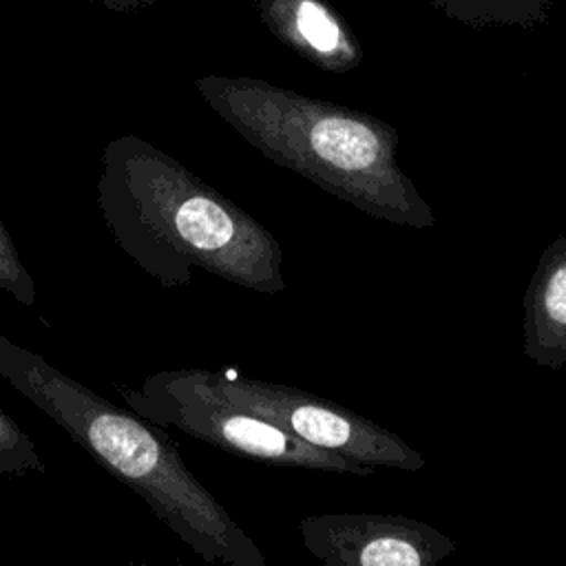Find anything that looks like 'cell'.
Returning <instances> with one entry per match:
<instances>
[{"mask_svg":"<svg viewBox=\"0 0 566 566\" xmlns=\"http://www.w3.org/2000/svg\"><path fill=\"white\" fill-rule=\"evenodd\" d=\"M97 206L117 248L164 287L188 285L195 268L261 294L287 287L276 237L142 137L104 146Z\"/></svg>","mask_w":566,"mask_h":566,"instance_id":"1","label":"cell"},{"mask_svg":"<svg viewBox=\"0 0 566 566\" xmlns=\"http://www.w3.org/2000/svg\"><path fill=\"white\" fill-rule=\"evenodd\" d=\"M0 378L128 486L199 559L268 566L256 542L195 478L161 427L117 407L2 332Z\"/></svg>","mask_w":566,"mask_h":566,"instance_id":"2","label":"cell"},{"mask_svg":"<svg viewBox=\"0 0 566 566\" xmlns=\"http://www.w3.org/2000/svg\"><path fill=\"white\" fill-rule=\"evenodd\" d=\"M208 106L272 164L360 212L405 228H433L436 212L398 161V130L356 108L256 77L203 75Z\"/></svg>","mask_w":566,"mask_h":566,"instance_id":"3","label":"cell"},{"mask_svg":"<svg viewBox=\"0 0 566 566\" xmlns=\"http://www.w3.org/2000/svg\"><path fill=\"white\" fill-rule=\"evenodd\" d=\"M130 411L157 427L177 429L226 453L281 469H314L365 478L374 469L316 449L263 416L230 400L203 367L161 369L137 389L122 391Z\"/></svg>","mask_w":566,"mask_h":566,"instance_id":"4","label":"cell"},{"mask_svg":"<svg viewBox=\"0 0 566 566\" xmlns=\"http://www.w3.org/2000/svg\"><path fill=\"white\" fill-rule=\"evenodd\" d=\"M210 371L217 387L230 400L263 416L305 444L338 453L374 471H420L427 467V458L398 433L329 398L281 382L248 378L232 369Z\"/></svg>","mask_w":566,"mask_h":566,"instance_id":"5","label":"cell"},{"mask_svg":"<svg viewBox=\"0 0 566 566\" xmlns=\"http://www.w3.org/2000/svg\"><path fill=\"white\" fill-rule=\"evenodd\" d=\"M296 528L325 566H440L455 553V542L440 528L405 515L318 513Z\"/></svg>","mask_w":566,"mask_h":566,"instance_id":"6","label":"cell"},{"mask_svg":"<svg viewBox=\"0 0 566 566\" xmlns=\"http://www.w3.org/2000/svg\"><path fill=\"white\" fill-rule=\"evenodd\" d=\"M259 20L292 53L329 73L354 71L363 46L327 0H254Z\"/></svg>","mask_w":566,"mask_h":566,"instance_id":"7","label":"cell"},{"mask_svg":"<svg viewBox=\"0 0 566 566\" xmlns=\"http://www.w3.org/2000/svg\"><path fill=\"white\" fill-rule=\"evenodd\" d=\"M522 354L544 369L566 365V232L546 245L526 285Z\"/></svg>","mask_w":566,"mask_h":566,"instance_id":"8","label":"cell"},{"mask_svg":"<svg viewBox=\"0 0 566 566\" xmlns=\"http://www.w3.org/2000/svg\"><path fill=\"white\" fill-rule=\"evenodd\" d=\"M447 18L484 27H537L544 24L557 0H427Z\"/></svg>","mask_w":566,"mask_h":566,"instance_id":"9","label":"cell"},{"mask_svg":"<svg viewBox=\"0 0 566 566\" xmlns=\"http://www.w3.org/2000/svg\"><path fill=\"white\" fill-rule=\"evenodd\" d=\"M35 440L0 407V478L44 473Z\"/></svg>","mask_w":566,"mask_h":566,"instance_id":"10","label":"cell"},{"mask_svg":"<svg viewBox=\"0 0 566 566\" xmlns=\"http://www.w3.org/2000/svg\"><path fill=\"white\" fill-rule=\"evenodd\" d=\"M0 292H7L24 307L35 305V281L22 263L18 248L0 217Z\"/></svg>","mask_w":566,"mask_h":566,"instance_id":"11","label":"cell"},{"mask_svg":"<svg viewBox=\"0 0 566 566\" xmlns=\"http://www.w3.org/2000/svg\"><path fill=\"white\" fill-rule=\"evenodd\" d=\"M95 2H99L102 7H106L108 11H115V13H135L144 7L155 4L157 0H95Z\"/></svg>","mask_w":566,"mask_h":566,"instance_id":"12","label":"cell"},{"mask_svg":"<svg viewBox=\"0 0 566 566\" xmlns=\"http://www.w3.org/2000/svg\"><path fill=\"white\" fill-rule=\"evenodd\" d=\"M126 566H150V564H146V562H135V559H130ZM181 566H188V564H181Z\"/></svg>","mask_w":566,"mask_h":566,"instance_id":"13","label":"cell"}]
</instances>
